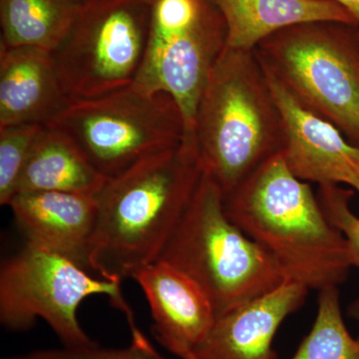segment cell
Wrapping results in <instances>:
<instances>
[{
  "label": "cell",
  "instance_id": "cell-1",
  "mask_svg": "<svg viewBox=\"0 0 359 359\" xmlns=\"http://www.w3.org/2000/svg\"><path fill=\"white\" fill-rule=\"evenodd\" d=\"M204 174L195 132L177 147L149 156L96 195L90 268L122 283L160 259Z\"/></svg>",
  "mask_w": 359,
  "mask_h": 359
},
{
  "label": "cell",
  "instance_id": "cell-2",
  "mask_svg": "<svg viewBox=\"0 0 359 359\" xmlns=\"http://www.w3.org/2000/svg\"><path fill=\"white\" fill-rule=\"evenodd\" d=\"M224 198L233 224L273 257L287 278L320 290L353 268L346 238L327 218L311 183L278 153Z\"/></svg>",
  "mask_w": 359,
  "mask_h": 359
},
{
  "label": "cell",
  "instance_id": "cell-3",
  "mask_svg": "<svg viewBox=\"0 0 359 359\" xmlns=\"http://www.w3.org/2000/svg\"><path fill=\"white\" fill-rule=\"evenodd\" d=\"M203 169L224 197L282 151L280 109L256 51L224 48L195 118Z\"/></svg>",
  "mask_w": 359,
  "mask_h": 359
},
{
  "label": "cell",
  "instance_id": "cell-4",
  "mask_svg": "<svg viewBox=\"0 0 359 359\" xmlns=\"http://www.w3.org/2000/svg\"><path fill=\"white\" fill-rule=\"evenodd\" d=\"M158 261L195 280L211 299L217 316L287 280L273 257L231 221L223 192L205 171Z\"/></svg>",
  "mask_w": 359,
  "mask_h": 359
},
{
  "label": "cell",
  "instance_id": "cell-5",
  "mask_svg": "<svg viewBox=\"0 0 359 359\" xmlns=\"http://www.w3.org/2000/svg\"><path fill=\"white\" fill-rule=\"evenodd\" d=\"M264 69L302 107L359 147V36L353 26L313 22L285 28L257 45Z\"/></svg>",
  "mask_w": 359,
  "mask_h": 359
},
{
  "label": "cell",
  "instance_id": "cell-6",
  "mask_svg": "<svg viewBox=\"0 0 359 359\" xmlns=\"http://www.w3.org/2000/svg\"><path fill=\"white\" fill-rule=\"evenodd\" d=\"M46 126L69 137L107 179L177 147L188 133L171 96L148 93L133 84L96 98H73Z\"/></svg>",
  "mask_w": 359,
  "mask_h": 359
},
{
  "label": "cell",
  "instance_id": "cell-7",
  "mask_svg": "<svg viewBox=\"0 0 359 359\" xmlns=\"http://www.w3.org/2000/svg\"><path fill=\"white\" fill-rule=\"evenodd\" d=\"M93 295H105L128 323L133 341L146 337L122 294L121 283L94 278L86 269L55 252L26 244L0 269V323L11 332L29 330L37 318L48 323L63 346L97 344L78 320V309Z\"/></svg>",
  "mask_w": 359,
  "mask_h": 359
},
{
  "label": "cell",
  "instance_id": "cell-8",
  "mask_svg": "<svg viewBox=\"0 0 359 359\" xmlns=\"http://www.w3.org/2000/svg\"><path fill=\"white\" fill-rule=\"evenodd\" d=\"M150 4L145 55L133 85L171 96L191 133L208 76L226 48V23L210 0H150Z\"/></svg>",
  "mask_w": 359,
  "mask_h": 359
},
{
  "label": "cell",
  "instance_id": "cell-9",
  "mask_svg": "<svg viewBox=\"0 0 359 359\" xmlns=\"http://www.w3.org/2000/svg\"><path fill=\"white\" fill-rule=\"evenodd\" d=\"M150 13V0H83L67 36L52 52L72 98H96L134 83Z\"/></svg>",
  "mask_w": 359,
  "mask_h": 359
},
{
  "label": "cell",
  "instance_id": "cell-10",
  "mask_svg": "<svg viewBox=\"0 0 359 359\" xmlns=\"http://www.w3.org/2000/svg\"><path fill=\"white\" fill-rule=\"evenodd\" d=\"M264 72L282 117L280 154L292 173L318 186L337 184L351 188L359 180L358 146L332 123L302 107L271 73Z\"/></svg>",
  "mask_w": 359,
  "mask_h": 359
},
{
  "label": "cell",
  "instance_id": "cell-11",
  "mask_svg": "<svg viewBox=\"0 0 359 359\" xmlns=\"http://www.w3.org/2000/svg\"><path fill=\"white\" fill-rule=\"evenodd\" d=\"M8 207L26 244L55 252L91 271L96 196L57 191L18 193Z\"/></svg>",
  "mask_w": 359,
  "mask_h": 359
},
{
  "label": "cell",
  "instance_id": "cell-12",
  "mask_svg": "<svg viewBox=\"0 0 359 359\" xmlns=\"http://www.w3.org/2000/svg\"><path fill=\"white\" fill-rule=\"evenodd\" d=\"M309 290L287 278L266 294L219 314L207 339L191 353L197 359H276V332L304 304Z\"/></svg>",
  "mask_w": 359,
  "mask_h": 359
},
{
  "label": "cell",
  "instance_id": "cell-13",
  "mask_svg": "<svg viewBox=\"0 0 359 359\" xmlns=\"http://www.w3.org/2000/svg\"><path fill=\"white\" fill-rule=\"evenodd\" d=\"M133 280L147 299L160 344L178 355L205 341L217 313L195 280L162 261L142 269Z\"/></svg>",
  "mask_w": 359,
  "mask_h": 359
},
{
  "label": "cell",
  "instance_id": "cell-14",
  "mask_svg": "<svg viewBox=\"0 0 359 359\" xmlns=\"http://www.w3.org/2000/svg\"><path fill=\"white\" fill-rule=\"evenodd\" d=\"M72 99L51 52L0 45V127L46 126Z\"/></svg>",
  "mask_w": 359,
  "mask_h": 359
},
{
  "label": "cell",
  "instance_id": "cell-15",
  "mask_svg": "<svg viewBox=\"0 0 359 359\" xmlns=\"http://www.w3.org/2000/svg\"><path fill=\"white\" fill-rule=\"evenodd\" d=\"M223 16L226 48L252 51L276 32L313 22L355 27L348 11L330 0H210Z\"/></svg>",
  "mask_w": 359,
  "mask_h": 359
},
{
  "label": "cell",
  "instance_id": "cell-16",
  "mask_svg": "<svg viewBox=\"0 0 359 359\" xmlns=\"http://www.w3.org/2000/svg\"><path fill=\"white\" fill-rule=\"evenodd\" d=\"M107 180L69 137L44 126L33 142L14 195L57 191L96 196Z\"/></svg>",
  "mask_w": 359,
  "mask_h": 359
},
{
  "label": "cell",
  "instance_id": "cell-17",
  "mask_svg": "<svg viewBox=\"0 0 359 359\" xmlns=\"http://www.w3.org/2000/svg\"><path fill=\"white\" fill-rule=\"evenodd\" d=\"M83 0H0V45L53 52L72 27Z\"/></svg>",
  "mask_w": 359,
  "mask_h": 359
},
{
  "label": "cell",
  "instance_id": "cell-18",
  "mask_svg": "<svg viewBox=\"0 0 359 359\" xmlns=\"http://www.w3.org/2000/svg\"><path fill=\"white\" fill-rule=\"evenodd\" d=\"M290 359H359V337L344 323L339 287L320 290L313 327Z\"/></svg>",
  "mask_w": 359,
  "mask_h": 359
},
{
  "label": "cell",
  "instance_id": "cell-19",
  "mask_svg": "<svg viewBox=\"0 0 359 359\" xmlns=\"http://www.w3.org/2000/svg\"><path fill=\"white\" fill-rule=\"evenodd\" d=\"M40 124L0 127V204L8 205L15 194L30 149L43 128Z\"/></svg>",
  "mask_w": 359,
  "mask_h": 359
},
{
  "label": "cell",
  "instance_id": "cell-20",
  "mask_svg": "<svg viewBox=\"0 0 359 359\" xmlns=\"http://www.w3.org/2000/svg\"><path fill=\"white\" fill-rule=\"evenodd\" d=\"M354 190L337 184L318 186V199L330 223L346 238L353 266L359 268V218L351 209Z\"/></svg>",
  "mask_w": 359,
  "mask_h": 359
},
{
  "label": "cell",
  "instance_id": "cell-21",
  "mask_svg": "<svg viewBox=\"0 0 359 359\" xmlns=\"http://www.w3.org/2000/svg\"><path fill=\"white\" fill-rule=\"evenodd\" d=\"M20 359H167L158 353L147 340L131 341L125 348H103L98 344L86 347L63 346L62 348L45 349L18 355Z\"/></svg>",
  "mask_w": 359,
  "mask_h": 359
},
{
  "label": "cell",
  "instance_id": "cell-22",
  "mask_svg": "<svg viewBox=\"0 0 359 359\" xmlns=\"http://www.w3.org/2000/svg\"><path fill=\"white\" fill-rule=\"evenodd\" d=\"M330 1L339 4L351 13L355 21V30L359 36V0H330Z\"/></svg>",
  "mask_w": 359,
  "mask_h": 359
},
{
  "label": "cell",
  "instance_id": "cell-23",
  "mask_svg": "<svg viewBox=\"0 0 359 359\" xmlns=\"http://www.w3.org/2000/svg\"><path fill=\"white\" fill-rule=\"evenodd\" d=\"M348 314L353 320L359 321V297L348 306Z\"/></svg>",
  "mask_w": 359,
  "mask_h": 359
},
{
  "label": "cell",
  "instance_id": "cell-24",
  "mask_svg": "<svg viewBox=\"0 0 359 359\" xmlns=\"http://www.w3.org/2000/svg\"><path fill=\"white\" fill-rule=\"evenodd\" d=\"M181 359H197L193 355V353L190 351H184L180 353L178 355Z\"/></svg>",
  "mask_w": 359,
  "mask_h": 359
},
{
  "label": "cell",
  "instance_id": "cell-25",
  "mask_svg": "<svg viewBox=\"0 0 359 359\" xmlns=\"http://www.w3.org/2000/svg\"><path fill=\"white\" fill-rule=\"evenodd\" d=\"M351 189L359 194V180H358L356 182H354L353 185L351 186Z\"/></svg>",
  "mask_w": 359,
  "mask_h": 359
},
{
  "label": "cell",
  "instance_id": "cell-26",
  "mask_svg": "<svg viewBox=\"0 0 359 359\" xmlns=\"http://www.w3.org/2000/svg\"><path fill=\"white\" fill-rule=\"evenodd\" d=\"M6 359H20V358H18V356H14V358H6Z\"/></svg>",
  "mask_w": 359,
  "mask_h": 359
}]
</instances>
